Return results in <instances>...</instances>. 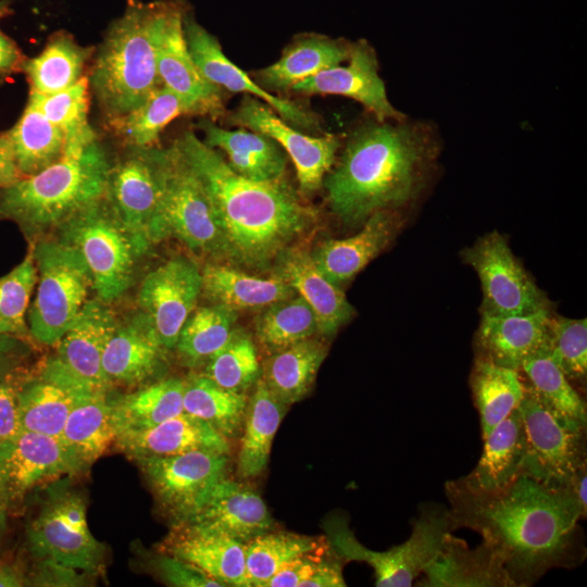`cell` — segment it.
I'll use <instances>...</instances> for the list:
<instances>
[{"mask_svg":"<svg viewBox=\"0 0 587 587\" xmlns=\"http://www.w3.org/2000/svg\"><path fill=\"white\" fill-rule=\"evenodd\" d=\"M445 494L454 530L478 533L501 558L516 587L534 585L548 571L580 565L587 555L585 520L570 487H549L521 472L491 490L448 480Z\"/></svg>","mask_w":587,"mask_h":587,"instance_id":"cell-1","label":"cell"},{"mask_svg":"<svg viewBox=\"0 0 587 587\" xmlns=\"http://www.w3.org/2000/svg\"><path fill=\"white\" fill-rule=\"evenodd\" d=\"M174 143L209 197L227 264L260 273L272 270L277 257L316 224V211L284 177L257 182L236 174L218 150L191 130Z\"/></svg>","mask_w":587,"mask_h":587,"instance_id":"cell-2","label":"cell"},{"mask_svg":"<svg viewBox=\"0 0 587 587\" xmlns=\"http://www.w3.org/2000/svg\"><path fill=\"white\" fill-rule=\"evenodd\" d=\"M427 143L411 125L377 121L357 129L323 180L332 212L353 226L408 202L423 180Z\"/></svg>","mask_w":587,"mask_h":587,"instance_id":"cell-3","label":"cell"},{"mask_svg":"<svg viewBox=\"0 0 587 587\" xmlns=\"http://www.w3.org/2000/svg\"><path fill=\"white\" fill-rule=\"evenodd\" d=\"M111 164L98 139L65 147L53 164L0 187V222L16 223L28 238L57 230L104 198Z\"/></svg>","mask_w":587,"mask_h":587,"instance_id":"cell-4","label":"cell"},{"mask_svg":"<svg viewBox=\"0 0 587 587\" xmlns=\"http://www.w3.org/2000/svg\"><path fill=\"white\" fill-rule=\"evenodd\" d=\"M170 0H130L109 26L88 75L107 121L140 105L162 83L157 45Z\"/></svg>","mask_w":587,"mask_h":587,"instance_id":"cell-5","label":"cell"},{"mask_svg":"<svg viewBox=\"0 0 587 587\" xmlns=\"http://www.w3.org/2000/svg\"><path fill=\"white\" fill-rule=\"evenodd\" d=\"M332 550L346 563L369 564L377 587H409L437 555L445 536L453 532L449 509L437 503L424 504L413 522L410 537L385 551L363 546L345 516L333 514L323 525Z\"/></svg>","mask_w":587,"mask_h":587,"instance_id":"cell-6","label":"cell"},{"mask_svg":"<svg viewBox=\"0 0 587 587\" xmlns=\"http://www.w3.org/2000/svg\"><path fill=\"white\" fill-rule=\"evenodd\" d=\"M57 230L58 239L83 257L99 300L113 302L129 289L136 261L147 250L124 227L104 198L68 218Z\"/></svg>","mask_w":587,"mask_h":587,"instance_id":"cell-7","label":"cell"},{"mask_svg":"<svg viewBox=\"0 0 587 587\" xmlns=\"http://www.w3.org/2000/svg\"><path fill=\"white\" fill-rule=\"evenodd\" d=\"M167 238L224 261L223 239L209 197L175 143L163 148L161 195L149 227L151 245Z\"/></svg>","mask_w":587,"mask_h":587,"instance_id":"cell-8","label":"cell"},{"mask_svg":"<svg viewBox=\"0 0 587 587\" xmlns=\"http://www.w3.org/2000/svg\"><path fill=\"white\" fill-rule=\"evenodd\" d=\"M37 268V289L28 308L29 334L53 346L68 329L88 300L92 280L80 253L60 239L32 242Z\"/></svg>","mask_w":587,"mask_h":587,"instance_id":"cell-9","label":"cell"},{"mask_svg":"<svg viewBox=\"0 0 587 587\" xmlns=\"http://www.w3.org/2000/svg\"><path fill=\"white\" fill-rule=\"evenodd\" d=\"M30 552L87 574L102 566L104 547L91 534L86 503L77 492L52 490L26 529Z\"/></svg>","mask_w":587,"mask_h":587,"instance_id":"cell-10","label":"cell"},{"mask_svg":"<svg viewBox=\"0 0 587 587\" xmlns=\"http://www.w3.org/2000/svg\"><path fill=\"white\" fill-rule=\"evenodd\" d=\"M517 408L526 436L522 472L549 487L567 488L587 464L586 429L565 426L525 385Z\"/></svg>","mask_w":587,"mask_h":587,"instance_id":"cell-11","label":"cell"},{"mask_svg":"<svg viewBox=\"0 0 587 587\" xmlns=\"http://www.w3.org/2000/svg\"><path fill=\"white\" fill-rule=\"evenodd\" d=\"M464 261L479 277L482 313L519 315L549 309V300L497 230L463 251Z\"/></svg>","mask_w":587,"mask_h":587,"instance_id":"cell-12","label":"cell"},{"mask_svg":"<svg viewBox=\"0 0 587 587\" xmlns=\"http://www.w3.org/2000/svg\"><path fill=\"white\" fill-rule=\"evenodd\" d=\"M155 499L176 524L190 517L226 478L228 454L196 450L136 460Z\"/></svg>","mask_w":587,"mask_h":587,"instance_id":"cell-13","label":"cell"},{"mask_svg":"<svg viewBox=\"0 0 587 587\" xmlns=\"http://www.w3.org/2000/svg\"><path fill=\"white\" fill-rule=\"evenodd\" d=\"M163 148L126 147L111 164L104 199L124 227L149 250V227L162 188Z\"/></svg>","mask_w":587,"mask_h":587,"instance_id":"cell-14","label":"cell"},{"mask_svg":"<svg viewBox=\"0 0 587 587\" xmlns=\"http://www.w3.org/2000/svg\"><path fill=\"white\" fill-rule=\"evenodd\" d=\"M229 122L274 139L296 167L299 189L311 195L323 186L340 146L334 135L310 136L284 121L271 107L257 98L245 96Z\"/></svg>","mask_w":587,"mask_h":587,"instance_id":"cell-15","label":"cell"},{"mask_svg":"<svg viewBox=\"0 0 587 587\" xmlns=\"http://www.w3.org/2000/svg\"><path fill=\"white\" fill-rule=\"evenodd\" d=\"M80 472L60 438L21 430L0 444V504H16L36 487Z\"/></svg>","mask_w":587,"mask_h":587,"instance_id":"cell-16","label":"cell"},{"mask_svg":"<svg viewBox=\"0 0 587 587\" xmlns=\"http://www.w3.org/2000/svg\"><path fill=\"white\" fill-rule=\"evenodd\" d=\"M202 294V273L195 262L178 255L150 271L138 292L140 311L150 319L166 350L175 349L186 320Z\"/></svg>","mask_w":587,"mask_h":587,"instance_id":"cell-17","label":"cell"},{"mask_svg":"<svg viewBox=\"0 0 587 587\" xmlns=\"http://www.w3.org/2000/svg\"><path fill=\"white\" fill-rule=\"evenodd\" d=\"M186 14L180 1L170 0L157 45L159 77L184 100L192 115L214 117L224 109L223 89L201 74L190 55L184 34Z\"/></svg>","mask_w":587,"mask_h":587,"instance_id":"cell-18","label":"cell"},{"mask_svg":"<svg viewBox=\"0 0 587 587\" xmlns=\"http://www.w3.org/2000/svg\"><path fill=\"white\" fill-rule=\"evenodd\" d=\"M184 34L188 50L201 74L223 90L245 92L263 101L284 121L303 133L321 132L317 116L303 107L270 93L223 52L218 40L186 14Z\"/></svg>","mask_w":587,"mask_h":587,"instance_id":"cell-19","label":"cell"},{"mask_svg":"<svg viewBox=\"0 0 587 587\" xmlns=\"http://www.w3.org/2000/svg\"><path fill=\"white\" fill-rule=\"evenodd\" d=\"M302 95H338L351 98L369 109L379 122L401 121L402 114L389 102L378 75L374 50L366 41L351 45L348 64L319 72L291 87Z\"/></svg>","mask_w":587,"mask_h":587,"instance_id":"cell-20","label":"cell"},{"mask_svg":"<svg viewBox=\"0 0 587 587\" xmlns=\"http://www.w3.org/2000/svg\"><path fill=\"white\" fill-rule=\"evenodd\" d=\"M179 524L223 534L242 544L274 529V520L260 494L227 477Z\"/></svg>","mask_w":587,"mask_h":587,"instance_id":"cell-21","label":"cell"},{"mask_svg":"<svg viewBox=\"0 0 587 587\" xmlns=\"http://www.w3.org/2000/svg\"><path fill=\"white\" fill-rule=\"evenodd\" d=\"M550 315V309L519 315L482 313L475 359L520 372L525 360L549 349Z\"/></svg>","mask_w":587,"mask_h":587,"instance_id":"cell-22","label":"cell"},{"mask_svg":"<svg viewBox=\"0 0 587 587\" xmlns=\"http://www.w3.org/2000/svg\"><path fill=\"white\" fill-rule=\"evenodd\" d=\"M116 324L108 303L98 298L88 299L57 344L59 362L100 392H108L111 386L103 372L102 355Z\"/></svg>","mask_w":587,"mask_h":587,"instance_id":"cell-23","label":"cell"},{"mask_svg":"<svg viewBox=\"0 0 587 587\" xmlns=\"http://www.w3.org/2000/svg\"><path fill=\"white\" fill-rule=\"evenodd\" d=\"M272 273L283 278L313 310L319 334L334 337L355 313L340 286L329 282L315 265L310 251L299 245L285 249Z\"/></svg>","mask_w":587,"mask_h":587,"instance_id":"cell-24","label":"cell"},{"mask_svg":"<svg viewBox=\"0 0 587 587\" xmlns=\"http://www.w3.org/2000/svg\"><path fill=\"white\" fill-rule=\"evenodd\" d=\"M165 351L150 319L140 311L117 322L103 351V372L110 384H141L163 369Z\"/></svg>","mask_w":587,"mask_h":587,"instance_id":"cell-25","label":"cell"},{"mask_svg":"<svg viewBox=\"0 0 587 587\" xmlns=\"http://www.w3.org/2000/svg\"><path fill=\"white\" fill-rule=\"evenodd\" d=\"M417 582L422 587H516L500 555L487 544L476 548L448 533Z\"/></svg>","mask_w":587,"mask_h":587,"instance_id":"cell-26","label":"cell"},{"mask_svg":"<svg viewBox=\"0 0 587 587\" xmlns=\"http://www.w3.org/2000/svg\"><path fill=\"white\" fill-rule=\"evenodd\" d=\"M114 444L135 461L196 450L226 454L230 451L228 439L204 421L185 412L149 428L123 430Z\"/></svg>","mask_w":587,"mask_h":587,"instance_id":"cell-27","label":"cell"},{"mask_svg":"<svg viewBox=\"0 0 587 587\" xmlns=\"http://www.w3.org/2000/svg\"><path fill=\"white\" fill-rule=\"evenodd\" d=\"M391 210L378 211L367 217L357 234L327 239L310 251L322 274L333 284L341 286L352 279L391 241L398 228Z\"/></svg>","mask_w":587,"mask_h":587,"instance_id":"cell-28","label":"cell"},{"mask_svg":"<svg viewBox=\"0 0 587 587\" xmlns=\"http://www.w3.org/2000/svg\"><path fill=\"white\" fill-rule=\"evenodd\" d=\"M163 550L196 565L225 587H248L245 544L226 535L176 524Z\"/></svg>","mask_w":587,"mask_h":587,"instance_id":"cell-29","label":"cell"},{"mask_svg":"<svg viewBox=\"0 0 587 587\" xmlns=\"http://www.w3.org/2000/svg\"><path fill=\"white\" fill-rule=\"evenodd\" d=\"M198 127L204 135L203 142L223 151L236 174L257 182L284 177L287 154L271 137L246 128L226 129L209 118L200 121Z\"/></svg>","mask_w":587,"mask_h":587,"instance_id":"cell-30","label":"cell"},{"mask_svg":"<svg viewBox=\"0 0 587 587\" xmlns=\"http://www.w3.org/2000/svg\"><path fill=\"white\" fill-rule=\"evenodd\" d=\"M525 454L526 436L516 408L484 438L477 464L458 482L477 491L499 488L522 472Z\"/></svg>","mask_w":587,"mask_h":587,"instance_id":"cell-31","label":"cell"},{"mask_svg":"<svg viewBox=\"0 0 587 587\" xmlns=\"http://www.w3.org/2000/svg\"><path fill=\"white\" fill-rule=\"evenodd\" d=\"M351 45L322 35L295 40L273 64L255 74V83L265 90H290L299 82L349 59Z\"/></svg>","mask_w":587,"mask_h":587,"instance_id":"cell-32","label":"cell"},{"mask_svg":"<svg viewBox=\"0 0 587 587\" xmlns=\"http://www.w3.org/2000/svg\"><path fill=\"white\" fill-rule=\"evenodd\" d=\"M92 395L43 372L25 378L18 392L21 430L59 438L74 405Z\"/></svg>","mask_w":587,"mask_h":587,"instance_id":"cell-33","label":"cell"},{"mask_svg":"<svg viewBox=\"0 0 587 587\" xmlns=\"http://www.w3.org/2000/svg\"><path fill=\"white\" fill-rule=\"evenodd\" d=\"M202 273V294L214 304L235 311L263 309L295 290L279 276L252 275L229 264H207Z\"/></svg>","mask_w":587,"mask_h":587,"instance_id":"cell-34","label":"cell"},{"mask_svg":"<svg viewBox=\"0 0 587 587\" xmlns=\"http://www.w3.org/2000/svg\"><path fill=\"white\" fill-rule=\"evenodd\" d=\"M117 434L113 401L108 394H96L74 405L59 438L84 471L114 444Z\"/></svg>","mask_w":587,"mask_h":587,"instance_id":"cell-35","label":"cell"},{"mask_svg":"<svg viewBox=\"0 0 587 587\" xmlns=\"http://www.w3.org/2000/svg\"><path fill=\"white\" fill-rule=\"evenodd\" d=\"M261 378L248 397L237 459V474L242 479L261 475L270 461L273 440L287 412Z\"/></svg>","mask_w":587,"mask_h":587,"instance_id":"cell-36","label":"cell"},{"mask_svg":"<svg viewBox=\"0 0 587 587\" xmlns=\"http://www.w3.org/2000/svg\"><path fill=\"white\" fill-rule=\"evenodd\" d=\"M327 346L312 338L272 353L261 364L260 378L284 404L302 400L315 382L327 355Z\"/></svg>","mask_w":587,"mask_h":587,"instance_id":"cell-37","label":"cell"},{"mask_svg":"<svg viewBox=\"0 0 587 587\" xmlns=\"http://www.w3.org/2000/svg\"><path fill=\"white\" fill-rule=\"evenodd\" d=\"M520 374L540 402L565 426L586 429L587 407L579 392L545 349L524 361Z\"/></svg>","mask_w":587,"mask_h":587,"instance_id":"cell-38","label":"cell"},{"mask_svg":"<svg viewBox=\"0 0 587 587\" xmlns=\"http://www.w3.org/2000/svg\"><path fill=\"white\" fill-rule=\"evenodd\" d=\"M92 53V48L80 46L66 32L54 33L43 50L22 65L29 91L47 96L73 86L85 76Z\"/></svg>","mask_w":587,"mask_h":587,"instance_id":"cell-39","label":"cell"},{"mask_svg":"<svg viewBox=\"0 0 587 587\" xmlns=\"http://www.w3.org/2000/svg\"><path fill=\"white\" fill-rule=\"evenodd\" d=\"M470 386L479 413L483 439L501 423L523 398L524 384L519 371L475 359Z\"/></svg>","mask_w":587,"mask_h":587,"instance_id":"cell-40","label":"cell"},{"mask_svg":"<svg viewBox=\"0 0 587 587\" xmlns=\"http://www.w3.org/2000/svg\"><path fill=\"white\" fill-rule=\"evenodd\" d=\"M183 408L226 439L241 435L248 395L225 389L203 375L184 379Z\"/></svg>","mask_w":587,"mask_h":587,"instance_id":"cell-41","label":"cell"},{"mask_svg":"<svg viewBox=\"0 0 587 587\" xmlns=\"http://www.w3.org/2000/svg\"><path fill=\"white\" fill-rule=\"evenodd\" d=\"M9 133L22 176H30L42 171L64 153L66 146L64 133L30 100Z\"/></svg>","mask_w":587,"mask_h":587,"instance_id":"cell-42","label":"cell"},{"mask_svg":"<svg viewBox=\"0 0 587 587\" xmlns=\"http://www.w3.org/2000/svg\"><path fill=\"white\" fill-rule=\"evenodd\" d=\"M324 539L274 529L250 539L245 544L248 587H264L276 572L299 555L327 550L329 545Z\"/></svg>","mask_w":587,"mask_h":587,"instance_id":"cell-43","label":"cell"},{"mask_svg":"<svg viewBox=\"0 0 587 587\" xmlns=\"http://www.w3.org/2000/svg\"><path fill=\"white\" fill-rule=\"evenodd\" d=\"M184 385V379L170 377L113 401L118 433L149 428L182 414Z\"/></svg>","mask_w":587,"mask_h":587,"instance_id":"cell-44","label":"cell"},{"mask_svg":"<svg viewBox=\"0 0 587 587\" xmlns=\"http://www.w3.org/2000/svg\"><path fill=\"white\" fill-rule=\"evenodd\" d=\"M180 115H192L189 107L174 91L161 85L140 105L108 121V125L126 147H153L161 132Z\"/></svg>","mask_w":587,"mask_h":587,"instance_id":"cell-45","label":"cell"},{"mask_svg":"<svg viewBox=\"0 0 587 587\" xmlns=\"http://www.w3.org/2000/svg\"><path fill=\"white\" fill-rule=\"evenodd\" d=\"M261 310L254 320V334L262 349L268 354L319 334L313 310L297 294Z\"/></svg>","mask_w":587,"mask_h":587,"instance_id":"cell-46","label":"cell"},{"mask_svg":"<svg viewBox=\"0 0 587 587\" xmlns=\"http://www.w3.org/2000/svg\"><path fill=\"white\" fill-rule=\"evenodd\" d=\"M237 316V311L221 304L196 308L180 329L177 353L189 366L207 362L232 337Z\"/></svg>","mask_w":587,"mask_h":587,"instance_id":"cell-47","label":"cell"},{"mask_svg":"<svg viewBox=\"0 0 587 587\" xmlns=\"http://www.w3.org/2000/svg\"><path fill=\"white\" fill-rule=\"evenodd\" d=\"M90 92L89 79L85 75L73 86L52 95L29 91L28 100L62 129L65 147H78L97 139L88 122Z\"/></svg>","mask_w":587,"mask_h":587,"instance_id":"cell-48","label":"cell"},{"mask_svg":"<svg viewBox=\"0 0 587 587\" xmlns=\"http://www.w3.org/2000/svg\"><path fill=\"white\" fill-rule=\"evenodd\" d=\"M204 375L225 389L247 394L261 376L252 338L235 329L228 341L207 361Z\"/></svg>","mask_w":587,"mask_h":587,"instance_id":"cell-49","label":"cell"},{"mask_svg":"<svg viewBox=\"0 0 587 587\" xmlns=\"http://www.w3.org/2000/svg\"><path fill=\"white\" fill-rule=\"evenodd\" d=\"M37 284L33 245L24 260L0 277V337L26 335L29 299Z\"/></svg>","mask_w":587,"mask_h":587,"instance_id":"cell-50","label":"cell"},{"mask_svg":"<svg viewBox=\"0 0 587 587\" xmlns=\"http://www.w3.org/2000/svg\"><path fill=\"white\" fill-rule=\"evenodd\" d=\"M549 350L552 359L573 384L587 375V321L550 315Z\"/></svg>","mask_w":587,"mask_h":587,"instance_id":"cell-51","label":"cell"},{"mask_svg":"<svg viewBox=\"0 0 587 587\" xmlns=\"http://www.w3.org/2000/svg\"><path fill=\"white\" fill-rule=\"evenodd\" d=\"M154 573L170 586L174 587H223L196 565L177 557L162 553L151 560Z\"/></svg>","mask_w":587,"mask_h":587,"instance_id":"cell-52","label":"cell"},{"mask_svg":"<svg viewBox=\"0 0 587 587\" xmlns=\"http://www.w3.org/2000/svg\"><path fill=\"white\" fill-rule=\"evenodd\" d=\"M24 379L14 367L0 361V444L21 432L18 392Z\"/></svg>","mask_w":587,"mask_h":587,"instance_id":"cell-53","label":"cell"},{"mask_svg":"<svg viewBox=\"0 0 587 587\" xmlns=\"http://www.w3.org/2000/svg\"><path fill=\"white\" fill-rule=\"evenodd\" d=\"M325 551L309 552L297 557L276 572L264 587H301L316 571Z\"/></svg>","mask_w":587,"mask_h":587,"instance_id":"cell-54","label":"cell"},{"mask_svg":"<svg viewBox=\"0 0 587 587\" xmlns=\"http://www.w3.org/2000/svg\"><path fill=\"white\" fill-rule=\"evenodd\" d=\"M79 570L50 560H40L36 572L26 585L33 586H82L85 583Z\"/></svg>","mask_w":587,"mask_h":587,"instance_id":"cell-55","label":"cell"},{"mask_svg":"<svg viewBox=\"0 0 587 587\" xmlns=\"http://www.w3.org/2000/svg\"><path fill=\"white\" fill-rule=\"evenodd\" d=\"M22 177L16 164L10 133L9 130L0 133V187L9 186Z\"/></svg>","mask_w":587,"mask_h":587,"instance_id":"cell-56","label":"cell"},{"mask_svg":"<svg viewBox=\"0 0 587 587\" xmlns=\"http://www.w3.org/2000/svg\"><path fill=\"white\" fill-rule=\"evenodd\" d=\"M24 61L16 43L0 30V73L22 70Z\"/></svg>","mask_w":587,"mask_h":587,"instance_id":"cell-57","label":"cell"},{"mask_svg":"<svg viewBox=\"0 0 587 587\" xmlns=\"http://www.w3.org/2000/svg\"><path fill=\"white\" fill-rule=\"evenodd\" d=\"M570 489L576 498L584 515H587V464L583 465L573 477Z\"/></svg>","mask_w":587,"mask_h":587,"instance_id":"cell-58","label":"cell"},{"mask_svg":"<svg viewBox=\"0 0 587 587\" xmlns=\"http://www.w3.org/2000/svg\"><path fill=\"white\" fill-rule=\"evenodd\" d=\"M26 583L27 579L17 567L11 564L0 565V587H21Z\"/></svg>","mask_w":587,"mask_h":587,"instance_id":"cell-59","label":"cell"},{"mask_svg":"<svg viewBox=\"0 0 587 587\" xmlns=\"http://www.w3.org/2000/svg\"><path fill=\"white\" fill-rule=\"evenodd\" d=\"M5 528V511L4 508L0 504V539L3 530Z\"/></svg>","mask_w":587,"mask_h":587,"instance_id":"cell-60","label":"cell"},{"mask_svg":"<svg viewBox=\"0 0 587 587\" xmlns=\"http://www.w3.org/2000/svg\"><path fill=\"white\" fill-rule=\"evenodd\" d=\"M7 348H8L7 340L4 339V337H0V354L5 352Z\"/></svg>","mask_w":587,"mask_h":587,"instance_id":"cell-61","label":"cell"},{"mask_svg":"<svg viewBox=\"0 0 587 587\" xmlns=\"http://www.w3.org/2000/svg\"><path fill=\"white\" fill-rule=\"evenodd\" d=\"M7 13V8L3 3H0V18Z\"/></svg>","mask_w":587,"mask_h":587,"instance_id":"cell-62","label":"cell"}]
</instances>
